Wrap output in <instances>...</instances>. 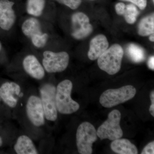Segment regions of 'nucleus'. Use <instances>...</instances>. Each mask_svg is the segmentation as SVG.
Masks as SVG:
<instances>
[{
    "label": "nucleus",
    "instance_id": "1",
    "mask_svg": "<svg viewBox=\"0 0 154 154\" xmlns=\"http://www.w3.org/2000/svg\"><path fill=\"white\" fill-rule=\"evenodd\" d=\"M72 88V83L68 79L62 81L56 87V103L58 112L61 114H72L79 109V104L71 97Z\"/></svg>",
    "mask_w": 154,
    "mask_h": 154
},
{
    "label": "nucleus",
    "instance_id": "2",
    "mask_svg": "<svg viewBox=\"0 0 154 154\" xmlns=\"http://www.w3.org/2000/svg\"><path fill=\"white\" fill-rule=\"evenodd\" d=\"M124 51L121 45H113L98 58L99 68L110 75L118 73L121 68Z\"/></svg>",
    "mask_w": 154,
    "mask_h": 154
},
{
    "label": "nucleus",
    "instance_id": "3",
    "mask_svg": "<svg viewBox=\"0 0 154 154\" xmlns=\"http://www.w3.org/2000/svg\"><path fill=\"white\" fill-rule=\"evenodd\" d=\"M136 94V88L131 85L116 89H108L100 96L99 102L102 106L110 108L132 99Z\"/></svg>",
    "mask_w": 154,
    "mask_h": 154
},
{
    "label": "nucleus",
    "instance_id": "4",
    "mask_svg": "<svg viewBox=\"0 0 154 154\" xmlns=\"http://www.w3.org/2000/svg\"><path fill=\"white\" fill-rule=\"evenodd\" d=\"M121 114L120 111L114 110L109 113L107 120L99 127L97 131V136L103 140H114L121 138L123 131L120 125Z\"/></svg>",
    "mask_w": 154,
    "mask_h": 154
},
{
    "label": "nucleus",
    "instance_id": "5",
    "mask_svg": "<svg viewBox=\"0 0 154 154\" xmlns=\"http://www.w3.org/2000/svg\"><path fill=\"white\" fill-rule=\"evenodd\" d=\"M97 131L94 125L88 122L78 127L76 139L78 152L81 154H91L93 143L97 140Z\"/></svg>",
    "mask_w": 154,
    "mask_h": 154
},
{
    "label": "nucleus",
    "instance_id": "6",
    "mask_svg": "<svg viewBox=\"0 0 154 154\" xmlns=\"http://www.w3.org/2000/svg\"><path fill=\"white\" fill-rule=\"evenodd\" d=\"M56 91L55 86L50 83L43 84L39 88V97L44 110L45 119L49 122H55L57 119Z\"/></svg>",
    "mask_w": 154,
    "mask_h": 154
},
{
    "label": "nucleus",
    "instance_id": "7",
    "mask_svg": "<svg viewBox=\"0 0 154 154\" xmlns=\"http://www.w3.org/2000/svg\"><path fill=\"white\" fill-rule=\"evenodd\" d=\"M43 56L42 66L48 73L60 72L68 66L69 56L65 51L54 52L46 51L43 53Z\"/></svg>",
    "mask_w": 154,
    "mask_h": 154
},
{
    "label": "nucleus",
    "instance_id": "8",
    "mask_svg": "<svg viewBox=\"0 0 154 154\" xmlns=\"http://www.w3.org/2000/svg\"><path fill=\"white\" fill-rule=\"evenodd\" d=\"M22 30L24 35L31 39L35 47L41 48L45 46L48 35L47 33H42L38 19L34 18L26 19L22 24Z\"/></svg>",
    "mask_w": 154,
    "mask_h": 154
},
{
    "label": "nucleus",
    "instance_id": "9",
    "mask_svg": "<svg viewBox=\"0 0 154 154\" xmlns=\"http://www.w3.org/2000/svg\"><path fill=\"white\" fill-rule=\"evenodd\" d=\"M28 120L33 126L41 127L45 124L46 119L40 97L32 95L28 97L25 106Z\"/></svg>",
    "mask_w": 154,
    "mask_h": 154
},
{
    "label": "nucleus",
    "instance_id": "10",
    "mask_svg": "<svg viewBox=\"0 0 154 154\" xmlns=\"http://www.w3.org/2000/svg\"><path fill=\"white\" fill-rule=\"evenodd\" d=\"M72 35L76 39H82L89 36L93 31L90 19L82 12H77L72 17Z\"/></svg>",
    "mask_w": 154,
    "mask_h": 154
},
{
    "label": "nucleus",
    "instance_id": "11",
    "mask_svg": "<svg viewBox=\"0 0 154 154\" xmlns=\"http://www.w3.org/2000/svg\"><path fill=\"white\" fill-rule=\"evenodd\" d=\"M22 94L21 87L15 82H5L0 86L1 100L10 108L17 107Z\"/></svg>",
    "mask_w": 154,
    "mask_h": 154
},
{
    "label": "nucleus",
    "instance_id": "12",
    "mask_svg": "<svg viewBox=\"0 0 154 154\" xmlns=\"http://www.w3.org/2000/svg\"><path fill=\"white\" fill-rule=\"evenodd\" d=\"M14 2L0 0V27L3 30H11L16 21V16L13 9Z\"/></svg>",
    "mask_w": 154,
    "mask_h": 154
},
{
    "label": "nucleus",
    "instance_id": "13",
    "mask_svg": "<svg viewBox=\"0 0 154 154\" xmlns=\"http://www.w3.org/2000/svg\"><path fill=\"white\" fill-rule=\"evenodd\" d=\"M25 71L35 79L42 80L45 76V70L36 56L28 55L25 57L22 62Z\"/></svg>",
    "mask_w": 154,
    "mask_h": 154
},
{
    "label": "nucleus",
    "instance_id": "14",
    "mask_svg": "<svg viewBox=\"0 0 154 154\" xmlns=\"http://www.w3.org/2000/svg\"><path fill=\"white\" fill-rule=\"evenodd\" d=\"M109 46V43L106 36L99 34L94 37L90 42V49L88 57L91 60H94L106 51Z\"/></svg>",
    "mask_w": 154,
    "mask_h": 154
},
{
    "label": "nucleus",
    "instance_id": "15",
    "mask_svg": "<svg viewBox=\"0 0 154 154\" xmlns=\"http://www.w3.org/2000/svg\"><path fill=\"white\" fill-rule=\"evenodd\" d=\"M14 149L17 154L38 153L33 140L28 136L23 134L17 138L14 145Z\"/></svg>",
    "mask_w": 154,
    "mask_h": 154
},
{
    "label": "nucleus",
    "instance_id": "16",
    "mask_svg": "<svg viewBox=\"0 0 154 154\" xmlns=\"http://www.w3.org/2000/svg\"><path fill=\"white\" fill-rule=\"evenodd\" d=\"M110 148L113 152L119 154H137L138 149L134 144L126 139H117L113 140Z\"/></svg>",
    "mask_w": 154,
    "mask_h": 154
},
{
    "label": "nucleus",
    "instance_id": "17",
    "mask_svg": "<svg viewBox=\"0 0 154 154\" xmlns=\"http://www.w3.org/2000/svg\"><path fill=\"white\" fill-rule=\"evenodd\" d=\"M138 33L141 36H149L154 33V14L142 19L138 28Z\"/></svg>",
    "mask_w": 154,
    "mask_h": 154
},
{
    "label": "nucleus",
    "instance_id": "18",
    "mask_svg": "<svg viewBox=\"0 0 154 154\" xmlns=\"http://www.w3.org/2000/svg\"><path fill=\"white\" fill-rule=\"evenodd\" d=\"M127 52L130 58L135 63H139L145 60V51L143 48L137 45L130 44L127 48Z\"/></svg>",
    "mask_w": 154,
    "mask_h": 154
},
{
    "label": "nucleus",
    "instance_id": "19",
    "mask_svg": "<svg viewBox=\"0 0 154 154\" xmlns=\"http://www.w3.org/2000/svg\"><path fill=\"white\" fill-rule=\"evenodd\" d=\"M45 5V0H28L27 13L34 17H38L43 13Z\"/></svg>",
    "mask_w": 154,
    "mask_h": 154
},
{
    "label": "nucleus",
    "instance_id": "20",
    "mask_svg": "<svg viewBox=\"0 0 154 154\" xmlns=\"http://www.w3.org/2000/svg\"><path fill=\"white\" fill-rule=\"evenodd\" d=\"M139 14V11L134 4H129L125 5L123 16L125 21L130 24H134Z\"/></svg>",
    "mask_w": 154,
    "mask_h": 154
},
{
    "label": "nucleus",
    "instance_id": "21",
    "mask_svg": "<svg viewBox=\"0 0 154 154\" xmlns=\"http://www.w3.org/2000/svg\"><path fill=\"white\" fill-rule=\"evenodd\" d=\"M58 2L62 5L69 7L72 10L78 8L82 2V0H56Z\"/></svg>",
    "mask_w": 154,
    "mask_h": 154
},
{
    "label": "nucleus",
    "instance_id": "22",
    "mask_svg": "<svg viewBox=\"0 0 154 154\" xmlns=\"http://www.w3.org/2000/svg\"><path fill=\"white\" fill-rule=\"evenodd\" d=\"M121 1L129 2L137 6L140 10H143L147 6V0H121Z\"/></svg>",
    "mask_w": 154,
    "mask_h": 154
},
{
    "label": "nucleus",
    "instance_id": "23",
    "mask_svg": "<svg viewBox=\"0 0 154 154\" xmlns=\"http://www.w3.org/2000/svg\"><path fill=\"white\" fill-rule=\"evenodd\" d=\"M141 154H154V142L152 141L148 144L142 151Z\"/></svg>",
    "mask_w": 154,
    "mask_h": 154
},
{
    "label": "nucleus",
    "instance_id": "24",
    "mask_svg": "<svg viewBox=\"0 0 154 154\" xmlns=\"http://www.w3.org/2000/svg\"><path fill=\"white\" fill-rule=\"evenodd\" d=\"M125 8V5L123 3H117L115 5L116 11L117 14L120 16L123 15L124 14Z\"/></svg>",
    "mask_w": 154,
    "mask_h": 154
},
{
    "label": "nucleus",
    "instance_id": "25",
    "mask_svg": "<svg viewBox=\"0 0 154 154\" xmlns=\"http://www.w3.org/2000/svg\"><path fill=\"white\" fill-rule=\"evenodd\" d=\"M150 99L151 100V105L150 106L149 111L150 113L152 115V116H154V91H152L150 94Z\"/></svg>",
    "mask_w": 154,
    "mask_h": 154
},
{
    "label": "nucleus",
    "instance_id": "26",
    "mask_svg": "<svg viewBox=\"0 0 154 154\" xmlns=\"http://www.w3.org/2000/svg\"><path fill=\"white\" fill-rule=\"evenodd\" d=\"M148 66L149 68L154 70V57L153 56L150 57L148 61Z\"/></svg>",
    "mask_w": 154,
    "mask_h": 154
},
{
    "label": "nucleus",
    "instance_id": "27",
    "mask_svg": "<svg viewBox=\"0 0 154 154\" xmlns=\"http://www.w3.org/2000/svg\"><path fill=\"white\" fill-rule=\"evenodd\" d=\"M149 39L150 41L152 42H154V33H153V34H151L150 35H149Z\"/></svg>",
    "mask_w": 154,
    "mask_h": 154
},
{
    "label": "nucleus",
    "instance_id": "28",
    "mask_svg": "<svg viewBox=\"0 0 154 154\" xmlns=\"http://www.w3.org/2000/svg\"><path fill=\"white\" fill-rule=\"evenodd\" d=\"M3 144V140L2 138L0 136V147L2 146Z\"/></svg>",
    "mask_w": 154,
    "mask_h": 154
},
{
    "label": "nucleus",
    "instance_id": "29",
    "mask_svg": "<svg viewBox=\"0 0 154 154\" xmlns=\"http://www.w3.org/2000/svg\"><path fill=\"white\" fill-rule=\"evenodd\" d=\"M1 48H2V45H1V43H0V51L1 50Z\"/></svg>",
    "mask_w": 154,
    "mask_h": 154
},
{
    "label": "nucleus",
    "instance_id": "30",
    "mask_svg": "<svg viewBox=\"0 0 154 154\" xmlns=\"http://www.w3.org/2000/svg\"><path fill=\"white\" fill-rule=\"evenodd\" d=\"M152 2H154V0H152Z\"/></svg>",
    "mask_w": 154,
    "mask_h": 154
},
{
    "label": "nucleus",
    "instance_id": "31",
    "mask_svg": "<svg viewBox=\"0 0 154 154\" xmlns=\"http://www.w3.org/2000/svg\"><path fill=\"white\" fill-rule=\"evenodd\" d=\"M1 98H0V102H1Z\"/></svg>",
    "mask_w": 154,
    "mask_h": 154
},
{
    "label": "nucleus",
    "instance_id": "32",
    "mask_svg": "<svg viewBox=\"0 0 154 154\" xmlns=\"http://www.w3.org/2000/svg\"><path fill=\"white\" fill-rule=\"evenodd\" d=\"M90 1H94V0H90Z\"/></svg>",
    "mask_w": 154,
    "mask_h": 154
}]
</instances>
